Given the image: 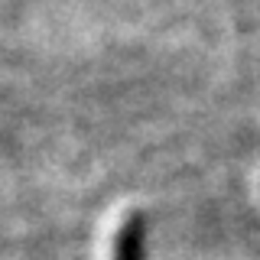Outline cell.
<instances>
[{
    "instance_id": "cell-1",
    "label": "cell",
    "mask_w": 260,
    "mask_h": 260,
    "mask_svg": "<svg viewBox=\"0 0 260 260\" xmlns=\"http://www.w3.org/2000/svg\"><path fill=\"white\" fill-rule=\"evenodd\" d=\"M143 218L130 215L114 241V260H143Z\"/></svg>"
}]
</instances>
